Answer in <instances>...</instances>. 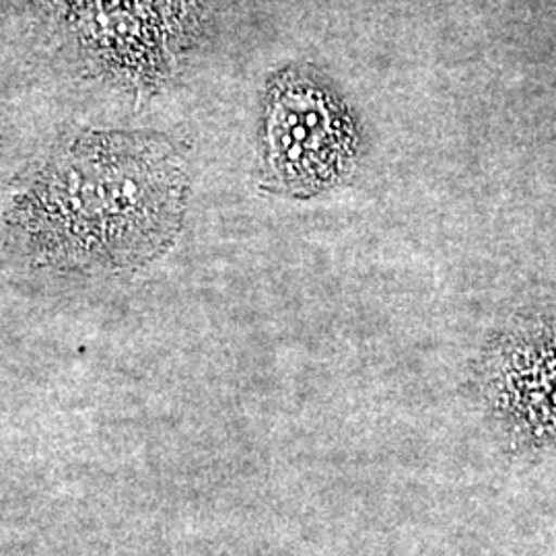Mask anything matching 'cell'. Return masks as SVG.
I'll list each match as a JSON object with an SVG mask.
<instances>
[{
	"instance_id": "cell-1",
	"label": "cell",
	"mask_w": 556,
	"mask_h": 556,
	"mask_svg": "<svg viewBox=\"0 0 556 556\" xmlns=\"http://www.w3.org/2000/svg\"><path fill=\"white\" fill-rule=\"evenodd\" d=\"M186 190V165L167 140L85 135L46 161L15 202L13 225L48 266L135 268L174 243Z\"/></svg>"
},
{
	"instance_id": "cell-2",
	"label": "cell",
	"mask_w": 556,
	"mask_h": 556,
	"mask_svg": "<svg viewBox=\"0 0 556 556\" xmlns=\"http://www.w3.org/2000/svg\"><path fill=\"white\" fill-rule=\"evenodd\" d=\"M353 161L355 132L337 101L305 80L280 85L266 122L264 186L309 199L337 186Z\"/></svg>"
},
{
	"instance_id": "cell-3",
	"label": "cell",
	"mask_w": 556,
	"mask_h": 556,
	"mask_svg": "<svg viewBox=\"0 0 556 556\" xmlns=\"http://www.w3.org/2000/svg\"><path fill=\"white\" fill-rule=\"evenodd\" d=\"M478 386L517 445L556 443V318L519 319L480 358Z\"/></svg>"
}]
</instances>
